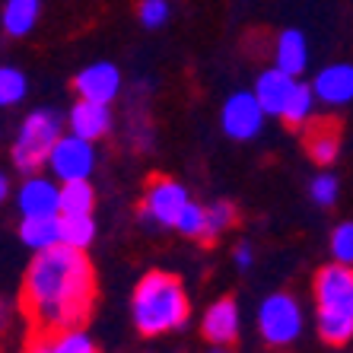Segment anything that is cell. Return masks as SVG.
Instances as JSON below:
<instances>
[{
	"mask_svg": "<svg viewBox=\"0 0 353 353\" xmlns=\"http://www.w3.org/2000/svg\"><path fill=\"white\" fill-rule=\"evenodd\" d=\"M32 255L23 274V312L32 334L83 328L96 305V271L86 252L51 245Z\"/></svg>",
	"mask_w": 353,
	"mask_h": 353,
	"instance_id": "obj_1",
	"label": "cell"
},
{
	"mask_svg": "<svg viewBox=\"0 0 353 353\" xmlns=\"http://www.w3.org/2000/svg\"><path fill=\"white\" fill-rule=\"evenodd\" d=\"M188 293L175 274L150 271L137 280L131 296V321L140 334L159 337L188 325Z\"/></svg>",
	"mask_w": 353,
	"mask_h": 353,
	"instance_id": "obj_2",
	"label": "cell"
},
{
	"mask_svg": "<svg viewBox=\"0 0 353 353\" xmlns=\"http://www.w3.org/2000/svg\"><path fill=\"white\" fill-rule=\"evenodd\" d=\"M315 325L325 344L353 337V268L331 261L315 274Z\"/></svg>",
	"mask_w": 353,
	"mask_h": 353,
	"instance_id": "obj_3",
	"label": "cell"
},
{
	"mask_svg": "<svg viewBox=\"0 0 353 353\" xmlns=\"http://www.w3.org/2000/svg\"><path fill=\"white\" fill-rule=\"evenodd\" d=\"M64 134V118L54 108H32L29 115L19 121V131L10 147V163L19 175H32L45 169L54 140Z\"/></svg>",
	"mask_w": 353,
	"mask_h": 353,
	"instance_id": "obj_4",
	"label": "cell"
},
{
	"mask_svg": "<svg viewBox=\"0 0 353 353\" xmlns=\"http://www.w3.org/2000/svg\"><path fill=\"white\" fill-rule=\"evenodd\" d=\"M303 305L290 293H271L258 305V331L271 347H287L303 334Z\"/></svg>",
	"mask_w": 353,
	"mask_h": 353,
	"instance_id": "obj_5",
	"label": "cell"
},
{
	"mask_svg": "<svg viewBox=\"0 0 353 353\" xmlns=\"http://www.w3.org/2000/svg\"><path fill=\"white\" fill-rule=\"evenodd\" d=\"M96 143L92 140H83L77 134L64 131L54 147H51L45 165L51 169L54 181H86L92 172H96Z\"/></svg>",
	"mask_w": 353,
	"mask_h": 353,
	"instance_id": "obj_6",
	"label": "cell"
},
{
	"mask_svg": "<svg viewBox=\"0 0 353 353\" xmlns=\"http://www.w3.org/2000/svg\"><path fill=\"white\" fill-rule=\"evenodd\" d=\"M191 201L188 188L175 179H153L143 191V204H140V220L150 230H172L179 220L181 207Z\"/></svg>",
	"mask_w": 353,
	"mask_h": 353,
	"instance_id": "obj_7",
	"label": "cell"
},
{
	"mask_svg": "<svg viewBox=\"0 0 353 353\" xmlns=\"http://www.w3.org/2000/svg\"><path fill=\"white\" fill-rule=\"evenodd\" d=\"M264 118L268 115L261 112L258 99L245 90L232 92L220 108V128L232 140H255L264 131Z\"/></svg>",
	"mask_w": 353,
	"mask_h": 353,
	"instance_id": "obj_8",
	"label": "cell"
},
{
	"mask_svg": "<svg viewBox=\"0 0 353 353\" xmlns=\"http://www.w3.org/2000/svg\"><path fill=\"white\" fill-rule=\"evenodd\" d=\"M121 83H124V77L112 61H96V64H86L74 77V92H77V99H86V102L112 105L121 96Z\"/></svg>",
	"mask_w": 353,
	"mask_h": 353,
	"instance_id": "obj_9",
	"label": "cell"
},
{
	"mask_svg": "<svg viewBox=\"0 0 353 353\" xmlns=\"http://www.w3.org/2000/svg\"><path fill=\"white\" fill-rule=\"evenodd\" d=\"M19 216H61L58 210V181L48 175H23L17 188Z\"/></svg>",
	"mask_w": 353,
	"mask_h": 353,
	"instance_id": "obj_10",
	"label": "cell"
},
{
	"mask_svg": "<svg viewBox=\"0 0 353 353\" xmlns=\"http://www.w3.org/2000/svg\"><path fill=\"white\" fill-rule=\"evenodd\" d=\"M315 102L328 108H344L353 102V64L337 61V64L321 67L312 80Z\"/></svg>",
	"mask_w": 353,
	"mask_h": 353,
	"instance_id": "obj_11",
	"label": "cell"
},
{
	"mask_svg": "<svg viewBox=\"0 0 353 353\" xmlns=\"http://www.w3.org/2000/svg\"><path fill=\"white\" fill-rule=\"evenodd\" d=\"M64 131L96 143V140H102L112 131V105H99V102L77 99L64 118Z\"/></svg>",
	"mask_w": 353,
	"mask_h": 353,
	"instance_id": "obj_12",
	"label": "cell"
},
{
	"mask_svg": "<svg viewBox=\"0 0 353 353\" xmlns=\"http://www.w3.org/2000/svg\"><path fill=\"white\" fill-rule=\"evenodd\" d=\"M239 325H242L239 305H236V299L226 296V299H216L214 305H207L204 319H201V334L214 347H226L239 337Z\"/></svg>",
	"mask_w": 353,
	"mask_h": 353,
	"instance_id": "obj_13",
	"label": "cell"
},
{
	"mask_svg": "<svg viewBox=\"0 0 353 353\" xmlns=\"http://www.w3.org/2000/svg\"><path fill=\"white\" fill-rule=\"evenodd\" d=\"M293 86H296V77L271 67V70L258 74L252 96L258 99V105H261V112L268 118H280L283 108H287V102H290V96H293Z\"/></svg>",
	"mask_w": 353,
	"mask_h": 353,
	"instance_id": "obj_14",
	"label": "cell"
},
{
	"mask_svg": "<svg viewBox=\"0 0 353 353\" xmlns=\"http://www.w3.org/2000/svg\"><path fill=\"white\" fill-rule=\"evenodd\" d=\"M274 67L296 77V80L305 74V67H309V39L299 29H283L277 35V41H274Z\"/></svg>",
	"mask_w": 353,
	"mask_h": 353,
	"instance_id": "obj_15",
	"label": "cell"
},
{
	"mask_svg": "<svg viewBox=\"0 0 353 353\" xmlns=\"http://www.w3.org/2000/svg\"><path fill=\"white\" fill-rule=\"evenodd\" d=\"M41 13V0H3L0 7V29L10 39H26L35 29Z\"/></svg>",
	"mask_w": 353,
	"mask_h": 353,
	"instance_id": "obj_16",
	"label": "cell"
},
{
	"mask_svg": "<svg viewBox=\"0 0 353 353\" xmlns=\"http://www.w3.org/2000/svg\"><path fill=\"white\" fill-rule=\"evenodd\" d=\"M19 242L29 252L61 245V216H19Z\"/></svg>",
	"mask_w": 353,
	"mask_h": 353,
	"instance_id": "obj_17",
	"label": "cell"
},
{
	"mask_svg": "<svg viewBox=\"0 0 353 353\" xmlns=\"http://www.w3.org/2000/svg\"><path fill=\"white\" fill-rule=\"evenodd\" d=\"M96 242V220L92 214H61V245L86 252Z\"/></svg>",
	"mask_w": 353,
	"mask_h": 353,
	"instance_id": "obj_18",
	"label": "cell"
},
{
	"mask_svg": "<svg viewBox=\"0 0 353 353\" xmlns=\"http://www.w3.org/2000/svg\"><path fill=\"white\" fill-rule=\"evenodd\" d=\"M96 188L86 181H61L58 185V210L61 214H92Z\"/></svg>",
	"mask_w": 353,
	"mask_h": 353,
	"instance_id": "obj_19",
	"label": "cell"
},
{
	"mask_svg": "<svg viewBox=\"0 0 353 353\" xmlns=\"http://www.w3.org/2000/svg\"><path fill=\"white\" fill-rule=\"evenodd\" d=\"M172 230L181 232L185 239H194V242H210V239H216L214 230H210V220H207V207L197 204V201H188V204L181 207V214Z\"/></svg>",
	"mask_w": 353,
	"mask_h": 353,
	"instance_id": "obj_20",
	"label": "cell"
},
{
	"mask_svg": "<svg viewBox=\"0 0 353 353\" xmlns=\"http://www.w3.org/2000/svg\"><path fill=\"white\" fill-rule=\"evenodd\" d=\"M315 92H312V86L309 83H303V80H296V86H293V96H290V102H287V108H283V121L290 124V128H303V124H309L312 121V115H315Z\"/></svg>",
	"mask_w": 353,
	"mask_h": 353,
	"instance_id": "obj_21",
	"label": "cell"
},
{
	"mask_svg": "<svg viewBox=\"0 0 353 353\" xmlns=\"http://www.w3.org/2000/svg\"><path fill=\"white\" fill-rule=\"evenodd\" d=\"M29 96V77L13 64H0V108H13Z\"/></svg>",
	"mask_w": 353,
	"mask_h": 353,
	"instance_id": "obj_22",
	"label": "cell"
},
{
	"mask_svg": "<svg viewBox=\"0 0 353 353\" xmlns=\"http://www.w3.org/2000/svg\"><path fill=\"white\" fill-rule=\"evenodd\" d=\"M305 147H309V157H312L315 163L328 165V163H334L337 153H341V137H337V131H331V128H319V131L309 134Z\"/></svg>",
	"mask_w": 353,
	"mask_h": 353,
	"instance_id": "obj_23",
	"label": "cell"
},
{
	"mask_svg": "<svg viewBox=\"0 0 353 353\" xmlns=\"http://www.w3.org/2000/svg\"><path fill=\"white\" fill-rule=\"evenodd\" d=\"M48 353H99V347L83 328H70L61 334H48Z\"/></svg>",
	"mask_w": 353,
	"mask_h": 353,
	"instance_id": "obj_24",
	"label": "cell"
},
{
	"mask_svg": "<svg viewBox=\"0 0 353 353\" xmlns=\"http://www.w3.org/2000/svg\"><path fill=\"white\" fill-rule=\"evenodd\" d=\"M331 258H334V264L353 268V220L334 226V232H331Z\"/></svg>",
	"mask_w": 353,
	"mask_h": 353,
	"instance_id": "obj_25",
	"label": "cell"
},
{
	"mask_svg": "<svg viewBox=\"0 0 353 353\" xmlns=\"http://www.w3.org/2000/svg\"><path fill=\"white\" fill-rule=\"evenodd\" d=\"M337 194H341V181L334 179V175L321 172L312 179V185H309V197H312L319 207H331L337 201Z\"/></svg>",
	"mask_w": 353,
	"mask_h": 353,
	"instance_id": "obj_26",
	"label": "cell"
},
{
	"mask_svg": "<svg viewBox=\"0 0 353 353\" xmlns=\"http://www.w3.org/2000/svg\"><path fill=\"white\" fill-rule=\"evenodd\" d=\"M204 207H207V220H210L214 236H220V232L236 226V207H232L230 201H214V204H204Z\"/></svg>",
	"mask_w": 353,
	"mask_h": 353,
	"instance_id": "obj_27",
	"label": "cell"
},
{
	"mask_svg": "<svg viewBox=\"0 0 353 353\" xmlns=\"http://www.w3.org/2000/svg\"><path fill=\"white\" fill-rule=\"evenodd\" d=\"M137 17L147 29H163L169 23V0H140Z\"/></svg>",
	"mask_w": 353,
	"mask_h": 353,
	"instance_id": "obj_28",
	"label": "cell"
},
{
	"mask_svg": "<svg viewBox=\"0 0 353 353\" xmlns=\"http://www.w3.org/2000/svg\"><path fill=\"white\" fill-rule=\"evenodd\" d=\"M232 258H236V268H239V271H248V268L255 264V252H252V245H248V242H242V245H236V252H232Z\"/></svg>",
	"mask_w": 353,
	"mask_h": 353,
	"instance_id": "obj_29",
	"label": "cell"
},
{
	"mask_svg": "<svg viewBox=\"0 0 353 353\" xmlns=\"http://www.w3.org/2000/svg\"><path fill=\"white\" fill-rule=\"evenodd\" d=\"M7 328H10V305L0 299V334H3Z\"/></svg>",
	"mask_w": 353,
	"mask_h": 353,
	"instance_id": "obj_30",
	"label": "cell"
},
{
	"mask_svg": "<svg viewBox=\"0 0 353 353\" xmlns=\"http://www.w3.org/2000/svg\"><path fill=\"white\" fill-rule=\"evenodd\" d=\"M10 197V175L7 172H0V204Z\"/></svg>",
	"mask_w": 353,
	"mask_h": 353,
	"instance_id": "obj_31",
	"label": "cell"
},
{
	"mask_svg": "<svg viewBox=\"0 0 353 353\" xmlns=\"http://www.w3.org/2000/svg\"><path fill=\"white\" fill-rule=\"evenodd\" d=\"M210 353H230V350H226V347H214V350H210Z\"/></svg>",
	"mask_w": 353,
	"mask_h": 353,
	"instance_id": "obj_32",
	"label": "cell"
}]
</instances>
